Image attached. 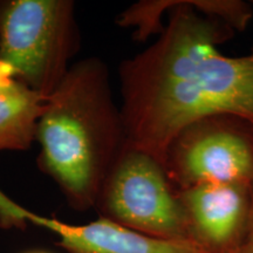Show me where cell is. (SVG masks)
Masks as SVG:
<instances>
[{
	"mask_svg": "<svg viewBox=\"0 0 253 253\" xmlns=\"http://www.w3.org/2000/svg\"><path fill=\"white\" fill-rule=\"evenodd\" d=\"M246 243L253 245V197H252V208H251V214H250L249 230H248V237H246Z\"/></svg>",
	"mask_w": 253,
	"mask_h": 253,
	"instance_id": "cell-9",
	"label": "cell"
},
{
	"mask_svg": "<svg viewBox=\"0 0 253 253\" xmlns=\"http://www.w3.org/2000/svg\"><path fill=\"white\" fill-rule=\"evenodd\" d=\"M95 207L101 217L143 235L190 240L185 210L160 161L126 142Z\"/></svg>",
	"mask_w": 253,
	"mask_h": 253,
	"instance_id": "cell-4",
	"label": "cell"
},
{
	"mask_svg": "<svg viewBox=\"0 0 253 253\" xmlns=\"http://www.w3.org/2000/svg\"><path fill=\"white\" fill-rule=\"evenodd\" d=\"M79 46L72 0L0 1V61L42 96L61 84Z\"/></svg>",
	"mask_w": 253,
	"mask_h": 253,
	"instance_id": "cell-3",
	"label": "cell"
},
{
	"mask_svg": "<svg viewBox=\"0 0 253 253\" xmlns=\"http://www.w3.org/2000/svg\"><path fill=\"white\" fill-rule=\"evenodd\" d=\"M19 219L58 236V245L68 253H208L190 240L150 237L100 217L84 225H72L54 217L40 216L19 205Z\"/></svg>",
	"mask_w": 253,
	"mask_h": 253,
	"instance_id": "cell-7",
	"label": "cell"
},
{
	"mask_svg": "<svg viewBox=\"0 0 253 253\" xmlns=\"http://www.w3.org/2000/svg\"><path fill=\"white\" fill-rule=\"evenodd\" d=\"M230 253H253V245L249 244V243H244L242 246H239V248L233 250Z\"/></svg>",
	"mask_w": 253,
	"mask_h": 253,
	"instance_id": "cell-10",
	"label": "cell"
},
{
	"mask_svg": "<svg viewBox=\"0 0 253 253\" xmlns=\"http://www.w3.org/2000/svg\"><path fill=\"white\" fill-rule=\"evenodd\" d=\"M24 253H50V252L42 251V250H32V251H27V252H24Z\"/></svg>",
	"mask_w": 253,
	"mask_h": 253,
	"instance_id": "cell-11",
	"label": "cell"
},
{
	"mask_svg": "<svg viewBox=\"0 0 253 253\" xmlns=\"http://www.w3.org/2000/svg\"><path fill=\"white\" fill-rule=\"evenodd\" d=\"M190 239L208 253H230L246 243L253 183H214L177 191Z\"/></svg>",
	"mask_w": 253,
	"mask_h": 253,
	"instance_id": "cell-6",
	"label": "cell"
},
{
	"mask_svg": "<svg viewBox=\"0 0 253 253\" xmlns=\"http://www.w3.org/2000/svg\"><path fill=\"white\" fill-rule=\"evenodd\" d=\"M170 5L158 39L119 68L126 142L163 167L173 138L199 120L231 115L253 126V52L221 54L232 28L198 12L195 0Z\"/></svg>",
	"mask_w": 253,
	"mask_h": 253,
	"instance_id": "cell-1",
	"label": "cell"
},
{
	"mask_svg": "<svg viewBox=\"0 0 253 253\" xmlns=\"http://www.w3.org/2000/svg\"><path fill=\"white\" fill-rule=\"evenodd\" d=\"M252 7H253V1H252Z\"/></svg>",
	"mask_w": 253,
	"mask_h": 253,
	"instance_id": "cell-12",
	"label": "cell"
},
{
	"mask_svg": "<svg viewBox=\"0 0 253 253\" xmlns=\"http://www.w3.org/2000/svg\"><path fill=\"white\" fill-rule=\"evenodd\" d=\"M164 169L176 191L214 183H253V126L231 115L199 120L173 138Z\"/></svg>",
	"mask_w": 253,
	"mask_h": 253,
	"instance_id": "cell-5",
	"label": "cell"
},
{
	"mask_svg": "<svg viewBox=\"0 0 253 253\" xmlns=\"http://www.w3.org/2000/svg\"><path fill=\"white\" fill-rule=\"evenodd\" d=\"M39 168L78 211L95 207L104 178L126 143L107 65L74 62L47 97L37 126Z\"/></svg>",
	"mask_w": 253,
	"mask_h": 253,
	"instance_id": "cell-2",
	"label": "cell"
},
{
	"mask_svg": "<svg viewBox=\"0 0 253 253\" xmlns=\"http://www.w3.org/2000/svg\"><path fill=\"white\" fill-rule=\"evenodd\" d=\"M46 100L0 61V151L30 149Z\"/></svg>",
	"mask_w": 253,
	"mask_h": 253,
	"instance_id": "cell-8",
	"label": "cell"
}]
</instances>
